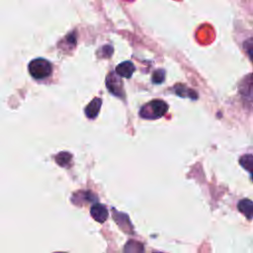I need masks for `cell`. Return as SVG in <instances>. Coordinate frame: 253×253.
<instances>
[{"label": "cell", "instance_id": "obj_5", "mask_svg": "<svg viewBox=\"0 0 253 253\" xmlns=\"http://www.w3.org/2000/svg\"><path fill=\"white\" fill-rule=\"evenodd\" d=\"M90 213L96 221L101 223H103L108 217V211L106 207L103 206L102 204H95L94 206H92L90 210Z\"/></svg>", "mask_w": 253, "mask_h": 253}, {"label": "cell", "instance_id": "obj_8", "mask_svg": "<svg viewBox=\"0 0 253 253\" xmlns=\"http://www.w3.org/2000/svg\"><path fill=\"white\" fill-rule=\"evenodd\" d=\"M134 71V65L130 61H124L116 67V73L122 77L129 78Z\"/></svg>", "mask_w": 253, "mask_h": 253}, {"label": "cell", "instance_id": "obj_11", "mask_svg": "<svg viewBox=\"0 0 253 253\" xmlns=\"http://www.w3.org/2000/svg\"><path fill=\"white\" fill-rule=\"evenodd\" d=\"M55 161L62 167H67L71 161V154L68 152H60L55 156Z\"/></svg>", "mask_w": 253, "mask_h": 253}, {"label": "cell", "instance_id": "obj_4", "mask_svg": "<svg viewBox=\"0 0 253 253\" xmlns=\"http://www.w3.org/2000/svg\"><path fill=\"white\" fill-rule=\"evenodd\" d=\"M106 84H107V87H108L109 91L111 93H113L114 95H116V96H123L124 95L123 83L114 73H110L108 75L107 80H106Z\"/></svg>", "mask_w": 253, "mask_h": 253}, {"label": "cell", "instance_id": "obj_10", "mask_svg": "<svg viewBox=\"0 0 253 253\" xmlns=\"http://www.w3.org/2000/svg\"><path fill=\"white\" fill-rule=\"evenodd\" d=\"M239 163L245 170H247L252 175V178H253V155L251 154L242 155L239 159Z\"/></svg>", "mask_w": 253, "mask_h": 253}, {"label": "cell", "instance_id": "obj_12", "mask_svg": "<svg viewBox=\"0 0 253 253\" xmlns=\"http://www.w3.org/2000/svg\"><path fill=\"white\" fill-rule=\"evenodd\" d=\"M165 71L163 69H157L152 74V82L155 84H160L164 81Z\"/></svg>", "mask_w": 253, "mask_h": 253}, {"label": "cell", "instance_id": "obj_9", "mask_svg": "<svg viewBox=\"0 0 253 253\" xmlns=\"http://www.w3.org/2000/svg\"><path fill=\"white\" fill-rule=\"evenodd\" d=\"M174 90H175V93H176L178 96H180V97L191 98V99H193V100H196V99L198 98L197 93H196L194 90L189 89V88L186 87L185 85L177 84V85H175Z\"/></svg>", "mask_w": 253, "mask_h": 253}, {"label": "cell", "instance_id": "obj_13", "mask_svg": "<svg viewBox=\"0 0 253 253\" xmlns=\"http://www.w3.org/2000/svg\"><path fill=\"white\" fill-rule=\"evenodd\" d=\"M243 46H244V50L248 54L249 58L253 61V38L246 40L243 43Z\"/></svg>", "mask_w": 253, "mask_h": 253}, {"label": "cell", "instance_id": "obj_14", "mask_svg": "<svg viewBox=\"0 0 253 253\" xmlns=\"http://www.w3.org/2000/svg\"><path fill=\"white\" fill-rule=\"evenodd\" d=\"M55 253H64V252H55Z\"/></svg>", "mask_w": 253, "mask_h": 253}, {"label": "cell", "instance_id": "obj_3", "mask_svg": "<svg viewBox=\"0 0 253 253\" xmlns=\"http://www.w3.org/2000/svg\"><path fill=\"white\" fill-rule=\"evenodd\" d=\"M239 92L246 100L253 99V73L246 75L239 84Z\"/></svg>", "mask_w": 253, "mask_h": 253}, {"label": "cell", "instance_id": "obj_7", "mask_svg": "<svg viewBox=\"0 0 253 253\" xmlns=\"http://www.w3.org/2000/svg\"><path fill=\"white\" fill-rule=\"evenodd\" d=\"M102 105V100L100 98H94L85 108V115L89 119H94L97 117Z\"/></svg>", "mask_w": 253, "mask_h": 253}, {"label": "cell", "instance_id": "obj_2", "mask_svg": "<svg viewBox=\"0 0 253 253\" xmlns=\"http://www.w3.org/2000/svg\"><path fill=\"white\" fill-rule=\"evenodd\" d=\"M29 71L35 79H43L50 75L51 64L46 59L36 58L29 63Z\"/></svg>", "mask_w": 253, "mask_h": 253}, {"label": "cell", "instance_id": "obj_1", "mask_svg": "<svg viewBox=\"0 0 253 253\" xmlns=\"http://www.w3.org/2000/svg\"><path fill=\"white\" fill-rule=\"evenodd\" d=\"M167 110L168 105L164 101L152 100L141 107L139 115L147 120H155L164 116Z\"/></svg>", "mask_w": 253, "mask_h": 253}, {"label": "cell", "instance_id": "obj_6", "mask_svg": "<svg viewBox=\"0 0 253 253\" xmlns=\"http://www.w3.org/2000/svg\"><path fill=\"white\" fill-rule=\"evenodd\" d=\"M238 211L245 215L246 218L252 219L253 218V202L249 199H242L237 204Z\"/></svg>", "mask_w": 253, "mask_h": 253}]
</instances>
